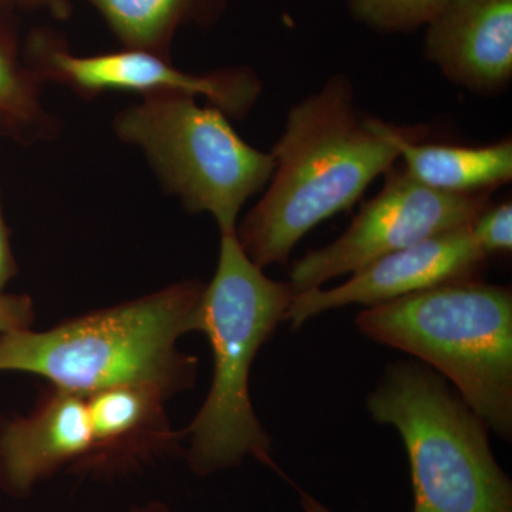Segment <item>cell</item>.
Masks as SVG:
<instances>
[{"label":"cell","instance_id":"obj_1","mask_svg":"<svg viewBox=\"0 0 512 512\" xmlns=\"http://www.w3.org/2000/svg\"><path fill=\"white\" fill-rule=\"evenodd\" d=\"M271 154V184L237 228L245 254L262 269L285 265L309 231L352 208L399 160L396 148L357 116L343 76L292 107Z\"/></svg>","mask_w":512,"mask_h":512},{"label":"cell","instance_id":"obj_2","mask_svg":"<svg viewBox=\"0 0 512 512\" xmlns=\"http://www.w3.org/2000/svg\"><path fill=\"white\" fill-rule=\"evenodd\" d=\"M205 285L184 281L60 323L0 339V372L43 377L67 392L92 394L123 384H148L165 396L192 389L198 359L178 349L197 332Z\"/></svg>","mask_w":512,"mask_h":512},{"label":"cell","instance_id":"obj_3","mask_svg":"<svg viewBox=\"0 0 512 512\" xmlns=\"http://www.w3.org/2000/svg\"><path fill=\"white\" fill-rule=\"evenodd\" d=\"M293 296L289 282L268 278L248 258L237 232L221 234L217 271L205 285L197 323V332L210 340L214 377L200 412L184 431L191 437L188 460L195 473L235 467L249 456L278 470L271 437L252 406L249 376Z\"/></svg>","mask_w":512,"mask_h":512},{"label":"cell","instance_id":"obj_4","mask_svg":"<svg viewBox=\"0 0 512 512\" xmlns=\"http://www.w3.org/2000/svg\"><path fill=\"white\" fill-rule=\"evenodd\" d=\"M360 333L416 356L504 440L512 436V291L478 279L451 282L356 316Z\"/></svg>","mask_w":512,"mask_h":512},{"label":"cell","instance_id":"obj_5","mask_svg":"<svg viewBox=\"0 0 512 512\" xmlns=\"http://www.w3.org/2000/svg\"><path fill=\"white\" fill-rule=\"evenodd\" d=\"M367 409L402 437L413 512H512V484L491 451L490 427L436 370L393 363Z\"/></svg>","mask_w":512,"mask_h":512},{"label":"cell","instance_id":"obj_6","mask_svg":"<svg viewBox=\"0 0 512 512\" xmlns=\"http://www.w3.org/2000/svg\"><path fill=\"white\" fill-rule=\"evenodd\" d=\"M114 130L143 150L165 191L190 212H210L221 234L237 232L242 205L274 174L271 153L249 146L227 114L188 94L143 97L117 114Z\"/></svg>","mask_w":512,"mask_h":512},{"label":"cell","instance_id":"obj_7","mask_svg":"<svg viewBox=\"0 0 512 512\" xmlns=\"http://www.w3.org/2000/svg\"><path fill=\"white\" fill-rule=\"evenodd\" d=\"M490 192L444 194L414 181L393 165L379 194L363 205L350 227L326 247L293 262V293L322 288L330 279L355 274L370 262L443 232L471 227L490 207Z\"/></svg>","mask_w":512,"mask_h":512},{"label":"cell","instance_id":"obj_8","mask_svg":"<svg viewBox=\"0 0 512 512\" xmlns=\"http://www.w3.org/2000/svg\"><path fill=\"white\" fill-rule=\"evenodd\" d=\"M28 64L40 83L69 87L84 97L109 92L143 94L183 93L202 96L227 116L241 117L258 97V79L245 70L208 74L185 73L168 57L127 49L101 55L79 56L49 39L36 36L30 43Z\"/></svg>","mask_w":512,"mask_h":512},{"label":"cell","instance_id":"obj_9","mask_svg":"<svg viewBox=\"0 0 512 512\" xmlns=\"http://www.w3.org/2000/svg\"><path fill=\"white\" fill-rule=\"evenodd\" d=\"M487 259L470 227L433 235L370 262L346 284L293 296L285 320L298 329L320 313L353 303L369 308L451 282L478 279Z\"/></svg>","mask_w":512,"mask_h":512},{"label":"cell","instance_id":"obj_10","mask_svg":"<svg viewBox=\"0 0 512 512\" xmlns=\"http://www.w3.org/2000/svg\"><path fill=\"white\" fill-rule=\"evenodd\" d=\"M424 55L470 92L504 89L512 77V0H447L426 26Z\"/></svg>","mask_w":512,"mask_h":512},{"label":"cell","instance_id":"obj_11","mask_svg":"<svg viewBox=\"0 0 512 512\" xmlns=\"http://www.w3.org/2000/svg\"><path fill=\"white\" fill-rule=\"evenodd\" d=\"M92 450L86 396L49 386L28 416L0 423V480L25 493L64 464L89 460Z\"/></svg>","mask_w":512,"mask_h":512},{"label":"cell","instance_id":"obj_12","mask_svg":"<svg viewBox=\"0 0 512 512\" xmlns=\"http://www.w3.org/2000/svg\"><path fill=\"white\" fill-rule=\"evenodd\" d=\"M168 397L148 384H123L87 394V412L97 463L131 460L177 446L184 433H175L165 416Z\"/></svg>","mask_w":512,"mask_h":512},{"label":"cell","instance_id":"obj_13","mask_svg":"<svg viewBox=\"0 0 512 512\" xmlns=\"http://www.w3.org/2000/svg\"><path fill=\"white\" fill-rule=\"evenodd\" d=\"M366 121L396 148L406 173L430 190L454 195L483 194L512 180L511 140L484 147L420 144L382 120Z\"/></svg>","mask_w":512,"mask_h":512},{"label":"cell","instance_id":"obj_14","mask_svg":"<svg viewBox=\"0 0 512 512\" xmlns=\"http://www.w3.org/2000/svg\"><path fill=\"white\" fill-rule=\"evenodd\" d=\"M128 49L168 57L175 30L190 20H208L222 0H89Z\"/></svg>","mask_w":512,"mask_h":512},{"label":"cell","instance_id":"obj_15","mask_svg":"<svg viewBox=\"0 0 512 512\" xmlns=\"http://www.w3.org/2000/svg\"><path fill=\"white\" fill-rule=\"evenodd\" d=\"M40 83L15 46L0 35V136L33 143L55 130L40 101Z\"/></svg>","mask_w":512,"mask_h":512},{"label":"cell","instance_id":"obj_16","mask_svg":"<svg viewBox=\"0 0 512 512\" xmlns=\"http://www.w3.org/2000/svg\"><path fill=\"white\" fill-rule=\"evenodd\" d=\"M359 22L383 33H410L429 25L447 0H346Z\"/></svg>","mask_w":512,"mask_h":512},{"label":"cell","instance_id":"obj_17","mask_svg":"<svg viewBox=\"0 0 512 512\" xmlns=\"http://www.w3.org/2000/svg\"><path fill=\"white\" fill-rule=\"evenodd\" d=\"M471 234L485 255L507 254L512 249L511 202L485 208L471 224Z\"/></svg>","mask_w":512,"mask_h":512},{"label":"cell","instance_id":"obj_18","mask_svg":"<svg viewBox=\"0 0 512 512\" xmlns=\"http://www.w3.org/2000/svg\"><path fill=\"white\" fill-rule=\"evenodd\" d=\"M35 306L28 295L0 292V339L9 333L32 328Z\"/></svg>","mask_w":512,"mask_h":512},{"label":"cell","instance_id":"obj_19","mask_svg":"<svg viewBox=\"0 0 512 512\" xmlns=\"http://www.w3.org/2000/svg\"><path fill=\"white\" fill-rule=\"evenodd\" d=\"M16 272H18V265H16L12 245H10L8 225L3 217L2 200H0V292L16 275Z\"/></svg>","mask_w":512,"mask_h":512},{"label":"cell","instance_id":"obj_20","mask_svg":"<svg viewBox=\"0 0 512 512\" xmlns=\"http://www.w3.org/2000/svg\"><path fill=\"white\" fill-rule=\"evenodd\" d=\"M19 2L29 6H37V8H46L57 18H66L69 15V0H19Z\"/></svg>","mask_w":512,"mask_h":512},{"label":"cell","instance_id":"obj_21","mask_svg":"<svg viewBox=\"0 0 512 512\" xmlns=\"http://www.w3.org/2000/svg\"><path fill=\"white\" fill-rule=\"evenodd\" d=\"M301 505L305 512H332L325 505L320 504L318 500L311 497V495L303 493V491H301Z\"/></svg>","mask_w":512,"mask_h":512}]
</instances>
